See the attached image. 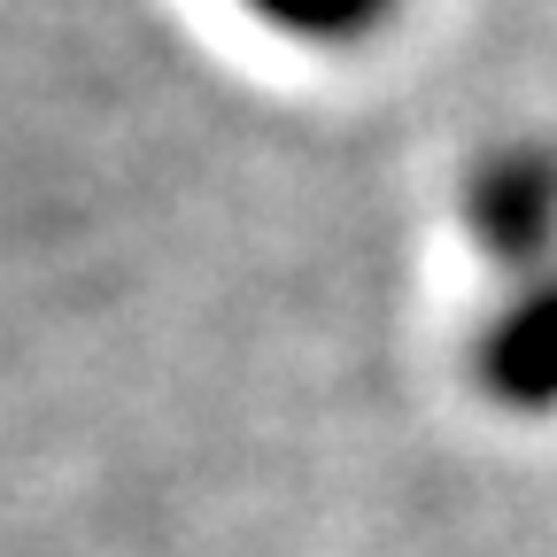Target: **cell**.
Masks as SVG:
<instances>
[{
    "mask_svg": "<svg viewBox=\"0 0 557 557\" xmlns=\"http://www.w3.org/2000/svg\"><path fill=\"white\" fill-rule=\"evenodd\" d=\"M256 9L271 24H287V32H318V39H341V32H364L387 0H256Z\"/></svg>",
    "mask_w": 557,
    "mask_h": 557,
    "instance_id": "obj_1",
    "label": "cell"
}]
</instances>
